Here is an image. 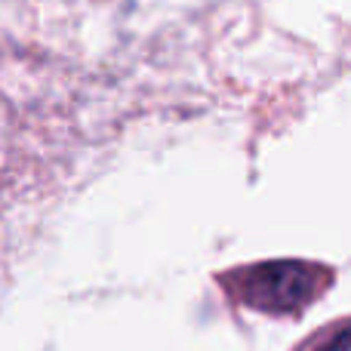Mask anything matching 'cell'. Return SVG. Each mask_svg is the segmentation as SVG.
<instances>
[{
    "instance_id": "1",
    "label": "cell",
    "mask_w": 351,
    "mask_h": 351,
    "mask_svg": "<svg viewBox=\"0 0 351 351\" xmlns=\"http://www.w3.org/2000/svg\"><path fill=\"white\" fill-rule=\"evenodd\" d=\"M317 290V271L296 262L262 265L247 278V296L259 308L290 311L305 305Z\"/></svg>"
},
{
    "instance_id": "2",
    "label": "cell",
    "mask_w": 351,
    "mask_h": 351,
    "mask_svg": "<svg viewBox=\"0 0 351 351\" xmlns=\"http://www.w3.org/2000/svg\"><path fill=\"white\" fill-rule=\"evenodd\" d=\"M311 351H351V324L342 330H336V333L324 336Z\"/></svg>"
}]
</instances>
